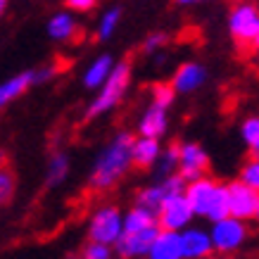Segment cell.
<instances>
[{"instance_id":"obj_25","label":"cell","mask_w":259,"mask_h":259,"mask_svg":"<svg viewBox=\"0 0 259 259\" xmlns=\"http://www.w3.org/2000/svg\"><path fill=\"white\" fill-rule=\"evenodd\" d=\"M238 181L259 193V157H247L238 169Z\"/></svg>"},{"instance_id":"obj_31","label":"cell","mask_w":259,"mask_h":259,"mask_svg":"<svg viewBox=\"0 0 259 259\" xmlns=\"http://www.w3.org/2000/svg\"><path fill=\"white\" fill-rule=\"evenodd\" d=\"M98 0H64V10H69L74 15H86V12H93Z\"/></svg>"},{"instance_id":"obj_34","label":"cell","mask_w":259,"mask_h":259,"mask_svg":"<svg viewBox=\"0 0 259 259\" xmlns=\"http://www.w3.org/2000/svg\"><path fill=\"white\" fill-rule=\"evenodd\" d=\"M252 50L259 55V33H257V38H254V43H252Z\"/></svg>"},{"instance_id":"obj_36","label":"cell","mask_w":259,"mask_h":259,"mask_svg":"<svg viewBox=\"0 0 259 259\" xmlns=\"http://www.w3.org/2000/svg\"><path fill=\"white\" fill-rule=\"evenodd\" d=\"M252 221H257V224H259V200H257V209H254V219H252Z\"/></svg>"},{"instance_id":"obj_32","label":"cell","mask_w":259,"mask_h":259,"mask_svg":"<svg viewBox=\"0 0 259 259\" xmlns=\"http://www.w3.org/2000/svg\"><path fill=\"white\" fill-rule=\"evenodd\" d=\"M181 8H193V5H200V3H212V0H174Z\"/></svg>"},{"instance_id":"obj_28","label":"cell","mask_w":259,"mask_h":259,"mask_svg":"<svg viewBox=\"0 0 259 259\" xmlns=\"http://www.w3.org/2000/svg\"><path fill=\"white\" fill-rule=\"evenodd\" d=\"M17 193V176L8 166H0V207L8 204Z\"/></svg>"},{"instance_id":"obj_2","label":"cell","mask_w":259,"mask_h":259,"mask_svg":"<svg viewBox=\"0 0 259 259\" xmlns=\"http://www.w3.org/2000/svg\"><path fill=\"white\" fill-rule=\"evenodd\" d=\"M131 81H134V64H131V60H117L110 79L95 91V95L86 105L83 119H86V121H95V119L114 112L119 105L124 102L126 93H128V88H131Z\"/></svg>"},{"instance_id":"obj_16","label":"cell","mask_w":259,"mask_h":259,"mask_svg":"<svg viewBox=\"0 0 259 259\" xmlns=\"http://www.w3.org/2000/svg\"><path fill=\"white\" fill-rule=\"evenodd\" d=\"M181 245H183V259H209L214 254L209 228L188 226L186 231H181Z\"/></svg>"},{"instance_id":"obj_21","label":"cell","mask_w":259,"mask_h":259,"mask_svg":"<svg viewBox=\"0 0 259 259\" xmlns=\"http://www.w3.org/2000/svg\"><path fill=\"white\" fill-rule=\"evenodd\" d=\"M159 226L157 212H152L143 204H134L124 212V233H136V231H145V228Z\"/></svg>"},{"instance_id":"obj_18","label":"cell","mask_w":259,"mask_h":259,"mask_svg":"<svg viewBox=\"0 0 259 259\" xmlns=\"http://www.w3.org/2000/svg\"><path fill=\"white\" fill-rule=\"evenodd\" d=\"M71 174V157L64 150H55L46 162V171H43V183L46 188H60Z\"/></svg>"},{"instance_id":"obj_20","label":"cell","mask_w":259,"mask_h":259,"mask_svg":"<svg viewBox=\"0 0 259 259\" xmlns=\"http://www.w3.org/2000/svg\"><path fill=\"white\" fill-rule=\"evenodd\" d=\"M145 259H183V245H181V233L176 231H164L159 228L155 243L150 247Z\"/></svg>"},{"instance_id":"obj_29","label":"cell","mask_w":259,"mask_h":259,"mask_svg":"<svg viewBox=\"0 0 259 259\" xmlns=\"http://www.w3.org/2000/svg\"><path fill=\"white\" fill-rule=\"evenodd\" d=\"M114 247L105 243H95V240H88L83 247H81V259H114Z\"/></svg>"},{"instance_id":"obj_8","label":"cell","mask_w":259,"mask_h":259,"mask_svg":"<svg viewBox=\"0 0 259 259\" xmlns=\"http://www.w3.org/2000/svg\"><path fill=\"white\" fill-rule=\"evenodd\" d=\"M193 221H195V212H193L186 193L164 200L162 207L157 209V224H159V228H164V231H176V233H181V231H186L188 226H193Z\"/></svg>"},{"instance_id":"obj_37","label":"cell","mask_w":259,"mask_h":259,"mask_svg":"<svg viewBox=\"0 0 259 259\" xmlns=\"http://www.w3.org/2000/svg\"><path fill=\"white\" fill-rule=\"evenodd\" d=\"M114 259H121V257H114Z\"/></svg>"},{"instance_id":"obj_6","label":"cell","mask_w":259,"mask_h":259,"mask_svg":"<svg viewBox=\"0 0 259 259\" xmlns=\"http://www.w3.org/2000/svg\"><path fill=\"white\" fill-rule=\"evenodd\" d=\"M209 236H212L214 254L231 257L240 247H245L247 238H250V226H247V221H240L236 217H224L219 221H212Z\"/></svg>"},{"instance_id":"obj_10","label":"cell","mask_w":259,"mask_h":259,"mask_svg":"<svg viewBox=\"0 0 259 259\" xmlns=\"http://www.w3.org/2000/svg\"><path fill=\"white\" fill-rule=\"evenodd\" d=\"M259 193L247 188L240 181H231L226 183V204H228V217H236L240 221L254 219V209H257Z\"/></svg>"},{"instance_id":"obj_7","label":"cell","mask_w":259,"mask_h":259,"mask_svg":"<svg viewBox=\"0 0 259 259\" xmlns=\"http://www.w3.org/2000/svg\"><path fill=\"white\" fill-rule=\"evenodd\" d=\"M186 186H188V181L183 179L179 171L171 174V176L155 179L152 183L143 186V188L136 193V204H143V207H148V209H152V212H157L164 200L186 193Z\"/></svg>"},{"instance_id":"obj_14","label":"cell","mask_w":259,"mask_h":259,"mask_svg":"<svg viewBox=\"0 0 259 259\" xmlns=\"http://www.w3.org/2000/svg\"><path fill=\"white\" fill-rule=\"evenodd\" d=\"M33 86H38V76H36V67L33 69L17 71L12 76L0 81V112L8 110L12 102H17L19 98L29 93Z\"/></svg>"},{"instance_id":"obj_23","label":"cell","mask_w":259,"mask_h":259,"mask_svg":"<svg viewBox=\"0 0 259 259\" xmlns=\"http://www.w3.org/2000/svg\"><path fill=\"white\" fill-rule=\"evenodd\" d=\"M240 141L247 148L250 157H259V114H250L240 121Z\"/></svg>"},{"instance_id":"obj_19","label":"cell","mask_w":259,"mask_h":259,"mask_svg":"<svg viewBox=\"0 0 259 259\" xmlns=\"http://www.w3.org/2000/svg\"><path fill=\"white\" fill-rule=\"evenodd\" d=\"M162 141L159 138H145V136H136L134 141V166L138 169H155L162 157Z\"/></svg>"},{"instance_id":"obj_17","label":"cell","mask_w":259,"mask_h":259,"mask_svg":"<svg viewBox=\"0 0 259 259\" xmlns=\"http://www.w3.org/2000/svg\"><path fill=\"white\" fill-rule=\"evenodd\" d=\"M114 64H117V60H114L112 53L95 55L88 62L86 69H83V74H81V86L86 88V91H98L105 81L110 79V74L114 71Z\"/></svg>"},{"instance_id":"obj_4","label":"cell","mask_w":259,"mask_h":259,"mask_svg":"<svg viewBox=\"0 0 259 259\" xmlns=\"http://www.w3.org/2000/svg\"><path fill=\"white\" fill-rule=\"evenodd\" d=\"M226 29L238 48H252L259 33V8L254 0H236L226 17Z\"/></svg>"},{"instance_id":"obj_9","label":"cell","mask_w":259,"mask_h":259,"mask_svg":"<svg viewBox=\"0 0 259 259\" xmlns=\"http://www.w3.org/2000/svg\"><path fill=\"white\" fill-rule=\"evenodd\" d=\"M209 171V152L202 143L197 141H181L179 143V174L183 179L195 181L207 176Z\"/></svg>"},{"instance_id":"obj_12","label":"cell","mask_w":259,"mask_h":259,"mask_svg":"<svg viewBox=\"0 0 259 259\" xmlns=\"http://www.w3.org/2000/svg\"><path fill=\"white\" fill-rule=\"evenodd\" d=\"M157 233H159V226L136 231V233H121L119 243L114 245V254L121 259H145L152 243H155V238H157Z\"/></svg>"},{"instance_id":"obj_3","label":"cell","mask_w":259,"mask_h":259,"mask_svg":"<svg viewBox=\"0 0 259 259\" xmlns=\"http://www.w3.org/2000/svg\"><path fill=\"white\" fill-rule=\"evenodd\" d=\"M186 197H188L190 207L195 212V219L204 221H219L228 217V204H226V183L214 176H202V179L190 181L186 186Z\"/></svg>"},{"instance_id":"obj_22","label":"cell","mask_w":259,"mask_h":259,"mask_svg":"<svg viewBox=\"0 0 259 259\" xmlns=\"http://www.w3.org/2000/svg\"><path fill=\"white\" fill-rule=\"evenodd\" d=\"M121 17H124V10L119 8V5H112V8L102 10L98 22H95V38L102 40V43L114 38L119 26H121Z\"/></svg>"},{"instance_id":"obj_38","label":"cell","mask_w":259,"mask_h":259,"mask_svg":"<svg viewBox=\"0 0 259 259\" xmlns=\"http://www.w3.org/2000/svg\"><path fill=\"white\" fill-rule=\"evenodd\" d=\"M257 8H259V3H257Z\"/></svg>"},{"instance_id":"obj_30","label":"cell","mask_w":259,"mask_h":259,"mask_svg":"<svg viewBox=\"0 0 259 259\" xmlns=\"http://www.w3.org/2000/svg\"><path fill=\"white\" fill-rule=\"evenodd\" d=\"M57 74H60V64H55V62H46V64H38V67H36L38 86H43V83H50V81L55 79Z\"/></svg>"},{"instance_id":"obj_33","label":"cell","mask_w":259,"mask_h":259,"mask_svg":"<svg viewBox=\"0 0 259 259\" xmlns=\"http://www.w3.org/2000/svg\"><path fill=\"white\" fill-rule=\"evenodd\" d=\"M8 5H10V0H0V17L8 12Z\"/></svg>"},{"instance_id":"obj_27","label":"cell","mask_w":259,"mask_h":259,"mask_svg":"<svg viewBox=\"0 0 259 259\" xmlns=\"http://www.w3.org/2000/svg\"><path fill=\"white\" fill-rule=\"evenodd\" d=\"M169 46V33L166 31H152V33H148L145 38H143V46H141V50L145 53V55H159L164 48Z\"/></svg>"},{"instance_id":"obj_24","label":"cell","mask_w":259,"mask_h":259,"mask_svg":"<svg viewBox=\"0 0 259 259\" xmlns=\"http://www.w3.org/2000/svg\"><path fill=\"white\" fill-rule=\"evenodd\" d=\"M155 171H157V179H162V176H171V174L179 171V143L166 145V148L162 150V157H159Z\"/></svg>"},{"instance_id":"obj_5","label":"cell","mask_w":259,"mask_h":259,"mask_svg":"<svg viewBox=\"0 0 259 259\" xmlns=\"http://www.w3.org/2000/svg\"><path fill=\"white\" fill-rule=\"evenodd\" d=\"M121 233H124V212L119 209L117 204H100V207H95L91 212L86 224L88 240L114 247L119 243Z\"/></svg>"},{"instance_id":"obj_35","label":"cell","mask_w":259,"mask_h":259,"mask_svg":"<svg viewBox=\"0 0 259 259\" xmlns=\"http://www.w3.org/2000/svg\"><path fill=\"white\" fill-rule=\"evenodd\" d=\"M0 166H5V150H0Z\"/></svg>"},{"instance_id":"obj_11","label":"cell","mask_w":259,"mask_h":259,"mask_svg":"<svg viewBox=\"0 0 259 259\" xmlns=\"http://www.w3.org/2000/svg\"><path fill=\"white\" fill-rule=\"evenodd\" d=\"M209 71L202 62L197 60H188V62H181L171 74V88L176 91V95H193L207 83Z\"/></svg>"},{"instance_id":"obj_26","label":"cell","mask_w":259,"mask_h":259,"mask_svg":"<svg viewBox=\"0 0 259 259\" xmlns=\"http://www.w3.org/2000/svg\"><path fill=\"white\" fill-rule=\"evenodd\" d=\"M150 102H157L166 110H171L174 102H176V91L171 88V83H164V81H159L155 86L150 88Z\"/></svg>"},{"instance_id":"obj_13","label":"cell","mask_w":259,"mask_h":259,"mask_svg":"<svg viewBox=\"0 0 259 259\" xmlns=\"http://www.w3.org/2000/svg\"><path fill=\"white\" fill-rule=\"evenodd\" d=\"M81 24L79 17L69 12V10H60L55 15H50V19L46 22V36L57 46H69L79 38Z\"/></svg>"},{"instance_id":"obj_15","label":"cell","mask_w":259,"mask_h":259,"mask_svg":"<svg viewBox=\"0 0 259 259\" xmlns=\"http://www.w3.org/2000/svg\"><path fill=\"white\" fill-rule=\"evenodd\" d=\"M166 131H169V110L157 102H148V107L141 112V117L136 121V136L162 141Z\"/></svg>"},{"instance_id":"obj_1","label":"cell","mask_w":259,"mask_h":259,"mask_svg":"<svg viewBox=\"0 0 259 259\" xmlns=\"http://www.w3.org/2000/svg\"><path fill=\"white\" fill-rule=\"evenodd\" d=\"M134 141L136 136L131 131H117L98 150L88 169V188L95 193H107L126 179V174L134 169Z\"/></svg>"}]
</instances>
